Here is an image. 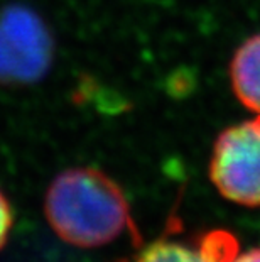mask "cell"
Instances as JSON below:
<instances>
[{"label":"cell","mask_w":260,"mask_h":262,"mask_svg":"<svg viewBox=\"0 0 260 262\" xmlns=\"http://www.w3.org/2000/svg\"><path fill=\"white\" fill-rule=\"evenodd\" d=\"M44 215L63 242L81 249L103 247L134 232L124 189L102 169L83 166L54 178L44 198Z\"/></svg>","instance_id":"1"},{"label":"cell","mask_w":260,"mask_h":262,"mask_svg":"<svg viewBox=\"0 0 260 262\" xmlns=\"http://www.w3.org/2000/svg\"><path fill=\"white\" fill-rule=\"evenodd\" d=\"M208 174L225 200L242 206H260V115L218 134Z\"/></svg>","instance_id":"2"},{"label":"cell","mask_w":260,"mask_h":262,"mask_svg":"<svg viewBox=\"0 0 260 262\" xmlns=\"http://www.w3.org/2000/svg\"><path fill=\"white\" fill-rule=\"evenodd\" d=\"M54 41L39 14L14 4L0 10V83L31 85L49 71Z\"/></svg>","instance_id":"3"},{"label":"cell","mask_w":260,"mask_h":262,"mask_svg":"<svg viewBox=\"0 0 260 262\" xmlns=\"http://www.w3.org/2000/svg\"><path fill=\"white\" fill-rule=\"evenodd\" d=\"M237 241L226 232H211L198 244L159 238L147 245L135 262H230L237 255Z\"/></svg>","instance_id":"4"},{"label":"cell","mask_w":260,"mask_h":262,"mask_svg":"<svg viewBox=\"0 0 260 262\" xmlns=\"http://www.w3.org/2000/svg\"><path fill=\"white\" fill-rule=\"evenodd\" d=\"M230 86L242 107L260 115V32L247 37L228 64Z\"/></svg>","instance_id":"5"},{"label":"cell","mask_w":260,"mask_h":262,"mask_svg":"<svg viewBox=\"0 0 260 262\" xmlns=\"http://www.w3.org/2000/svg\"><path fill=\"white\" fill-rule=\"evenodd\" d=\"M12 225H14L12 206H10L9 200L5 198V194L0 191V249H2L5 242H7Z\"/></svg>","instance_id":"6"},{"label":"cell","mask_w":260,"mask_h":262,"mask_svg":"<svg viewBox=\"0 0 260 262\" xmlns=\"http://www.w3.org/2000/svg\"><path fill=\"white\" fill-rule=\"evenodd\" d=\"M230 262H260V249H250L240 255H235Z\"/></svg>","instance_id":"7"}]
</instances>
